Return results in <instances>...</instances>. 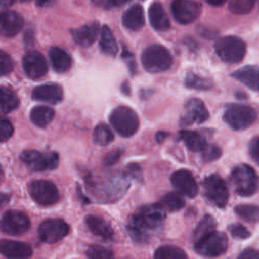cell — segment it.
I'll return each instance as SVG.
<instances>
[{"instance_id":"50","label":"cell","mask_w":259,"mask_h":259,"mask_svg":"<svg viewBox=\"0 0 259 259\" xmlns=\"http://www.w3.org/2000/svg\"><path fill=\"white\" fill-rule=\"evenodd\" d=\"M109 3H110V6H119V5H122L131 0H108Z\"/></svg>"},{"instance_id":"44","label":"cell","mask_w":259,"mask_h":259,"mask_svg":"<svg viewBox=\"0 0 259 259\" xmlns=\"http://www.w3.org/2000/svg\"><path fill=\"white\" fill-rule=\"evenodd\" d=\"M122 58H123L125 64L128 66L131 72L135 73L136 72V65H135L134 55L131 52H128L126 49H124L123 52H122Z\"/></svg>"},{"instance_id":"32","label":"cell","mask_w":259,"mask_h":259,"mask_svg":"<svg viewBox=\"0 0 259 259\" xmlns=\"http://www.w3.org/2000/svg\"><path fill=\"white\" fill-rule=\"evenodd\" d=\"M93 140L97 145L106 146L113 140V133L105 123H99L93 132Z\"/></svg>"},{"instance_id":"28","label":"cell","mask_w":259,"mask_h":259,"mask_svg":"<svg viewBox=\"0 0 259 259\" xmlns=\"http://www.w3.org/2000/svg\"><path fill=\"white\" fill-rule=\"evenodd\" d=\"M99 46L101 51L109 56H115L118 51L117 42L111 29L104 25L102 26L99 34Z\"/></svg>"},{"instance_id":"45","label":"cell","mask_w":259,"mask_h":259,"mask_svg":"<svg viewBox=\"0 0 259 259\" xmlns=\"http://www.w3.org/2000/svg\"><path fill=\"white\" fill-rule=\"evenodd\" d=\"M239 258L242 259H259V252L254 249H246L240 255Z\"/></svg>"},{"instance_id":"8","label":"cell","mask_w":259,"mask_h":259,"mask_svg":"<svg viewBox=\"0 0 259 259\" xmlns=\"http://www.w3.org/2000/svg\"><path fill=\"white\" fill-rule=\"evenodd\" d=\"M28 192L31 198L42 206H50L58 202L60 198L57 186L48 180H34L28 185Z\"/></svg>"},{"instance_id":"47","label":"cell","mask_w":259,"mask_h":259,"mask_svg":"<svg viewBox=\"0 0 259 259\" xmlns=\"http://www.w3.org/2000/svg\"><path fill=\"white\" fill-rule=\"evenodd\" d=\"M96 5L100 6V7H103V8H109L111 7L110 6V3L108 0H92Z\"/></svg>"},{"instance_id":"30","label":"cell","mask_w":259,"mask_h":259,"mask_svg":"<svg viewBox=\"0 0 259 259\" xmlns=\"http://www.w3.org/2000/svg\"><path fill=\"white\" fill-rule=\"evenodd\" d=\"M154 257L156 259H185L187 258V255L182 249L176 246L165 245L159 247L155 251Z\"/></svg>"},{"instance_id":"33","label":"cell","mask_w":259,"mask_h":259,"mask_svg":"<svg viewBox=\"0 0 259 259\" xmlns=\"http://www.w3.org/2000/svg\"><path fill=\"white\" fill-rule=\"evenodd\" d=\"M237 215L247 222L259 221V206L252 204H240L234 208Z\"/></svg>"},{"instance_id":"18","label":"cell","mask_w":259,"mask_h":259,"mask_svg":"<svg viewBox=\"0 0 259 259\" xmlns=\"http://www.w3.org/2000/svg\"><path fill=\"white\" fill-rule=\"evenodd\" d=\"M100 30L101 28L99 23L97 21H93L71 30V34L76 44L81 47H89L96 40L100 34Z\"/></svg>"},{"instance_id":"37","label":"cell","mask_w":259,"mask_h":259,"mask_svg":"<svg viewBox=\"0 0 259 259\" xmlns=\"http://www.w3.org/2000/svg\"><path fill=\"white\" fill-rule=\"evenodd\" d=\"M86 255L91 259H111L114 257L112 251L99 245L89 246L86 251Z\"/></svg>"},{"instance_id":"19","label":"cell","mask_w":259,"mask_h":259,"mask_svg":"<svg viewBox=\"0 0 259 259\" xmlns=\"http://www.w3.org/2000/svg\"><path fill=\"white\" fill-rule=\"evenodd\" d=\"M0 254L7 258L24 259L32 255L31 247L23 242L1 240L0 241Z\"/></svg>"},{"instance_id":"38","label":"cell","mask_w":259,"mask_h":259,"mask_svg":"<svg viewBox=\"0 0 259 259\" xmlns=\"http://www.w3.org/2000/svg\"><path fill=\"white\" fill-rule=\"evenodd\" d=\"M13 68L14 64L11 57L4 51L0 50V77L11 73Z\"/></svg>"},{"instance_id":"24","label":"cell","mask_w":259,"mask_h":259,"mask_svg":"<svg viewBox=\"0 0 259 259\" xmlns=\"http://www.w3.org/2000/svg\"><path fill=\"white\" fill-rule=\"evenodd\" d=\"M144 10L139 4L131 6L122 15V24L130 30H139L144 26Z\"/></svg>"},{"instance_id":"13","label":"cell","mask_w":259,"mask_h":259,"mask_svg":"<svg viewBox=\"0 0 259 259\" xmlns=\"http://www.w3.org/2000/svg\"><path fill=\"white\" fill-rule=\"evenodd\" d=\"M171 12L177 22L188 24L199 16L201 6L198 2L192 0H174L171 3Z\"/></svg>"},{"instance_id":"40","label":"cell","mask_w":259,"mask_h":259,"mask_svg":"<svg viewBox=\"0 0 259 259\" xmlns=\"http://www.w3.org/2000/svg\"><path fill=\"white\" fill-rule=\"evenodd\" d=\"M229 231L231 235L238 240H245L250 237V232L241 224H233L229 227Z\"/></svg>"},{"instance_id":"46","label":"cell","mask_w":259,"mask_h":259,"mask_svg":"<svg viewBox=\"0 0 259 259\" xmlns=\"http://www.w3.org/2000/svg\"><path fill=\"white\" fill-rule=\"evenodd\" d=\"M127 171L128 173L134 177V178H140L141 177V169L138 165L136 164H131L127 166Z\"/></svg>"},{"instance_id":"20","label":"cell","mask_w":259,"mask_h":259,"mask_svg":"<svg viewBox=\"0 0 259 259\" xmlns=\"http://www.w3.org/2000/svg\"><path fill=\"white\" fill-rule=\"evenodd\" d=\"M63 89L57 84H44L32 90L31 96L34 100L56 104L63 99Z\"/></svg>"},{"instance_id":"1","label":"cell","mask_w":259,"mask_h":259,"mask_svg":"<svg viewBox=\"0 0 259 259\" xmlns=\"http://www.w3.org/2000/svg\"><path fill=\"white\" fill-rule=\"evenodd\" d=\"M165 211L160 203L141 207L132 215L126 226L132 239L139 243L146 242L150 234L162 226L166 217Z\"/></svg>"},{"instance_id":"48","label":"cell","mask_w":259,"mask_h":259,"mask_svg":"<svg viewBox=\"0 0 259 259\" xmlns=\"http://www.w3.org/2000/svg\"><path fill=\"white\" fill-rule=\"evenodd\" d=\"M209 5L212 6H222L226 3L227 0H205Z\"/></svg>"},{"instance_id":"9","label":"cell","mask_w":259,"mask_h":259,"mask_svg":"<svg viewBox=\"0 0 259 259\" xmlns=\"http://www.w3.org/2000/svg\"><path fill=\"white\" fill-rule=\"evenodd\" d=\"M20 160L33 171L54 170L59 165L57 153H40L34 150L24 151L20 154Z\"/></svg>"},{"instance_id":"51","label":"cell","mask_w":259,"mask_h":259,"mask_svg":"<svg viewBox=\"0 0 259 259\" xmlns=\"http://www.w3.org/2000/svg\"><path fill=\"white\" fill-rule=\"evenodd\" d=\"M16 0H0V6L2 7H8L12 5Z\"/></svg>"},{"instance_id":"10","label":"cell","mask_w":259,"mask_h":259,"mask_svg":"<svg viewBox=\"0 0 259 259\" xmlns=\"http://www.w3.org/2000/svg\"><path fill=\"white\" fill-rule=\"evenodd\" d=\"M30 229L29 218L18 210H8L0 219V230L9 236H21Z\"/></svg>"},{"instance_id":"27","label":"cell","mask_w":259,"mask_h":259,"mask_svg":"<svg viewBox=\"0 0 259 259\" xmlns=\"http://www.w3.org/2000/svg\"><path fill=\"white\" fill-rule=\"evenodd\" d=\"M179 138L184 142L186 147L192 152L201 153L207 146L204 138L196 132L183 130L179 133Z\"/></svg>"},{"instance_id":"5","label":"cell","mask_w":259,"mask_h":259,"mask_svg":"<svg viewBox=\"0 0 259 259\" xmlns=\"http://www.w3.org/2000/svg\"><path fill=\"white\" fill-rule=\"evenodd\" d=\"M214 50L217 55L224 62L229 64H237L244 59L246 45L241 38L229 35L218 39L214 45Z\"/></svg>"},{"instance_id":"6","label":"cell","mask_w":259,"mask_h":259,"mask_svg":"<svg viewBox=\"0 0 259 259\" xmlns=\"http://www.w3.org/2000/svg\"><path fill=\"white\" fill-rule=\"evenodd\" d=\"M257 118V112L250 106L231 104L224 113V120L234 130L240 131L249 127Z\"/></svg>"},{"instance_id":"12","label":"cell","mask_w":259,"mask_h":259,"mask_svg":"<svg viewBox=\"0 0 259 259\" xmlns=\"http://www.w3.org/2000/svg\"><path fill=\"white\" fill-rule=\"evenodd\" d=\"M69 233V225L62 219H49L38 228L39 239L47 244H54L62 240Z\"/></svg>"},{"instance_id":"52","label":"cell","mask_w":259,"mask_h":259,"mask_svg":"<svg viewBox=\"0 0 259 259\" xmlns=\"http://www.w3.org/2000/svg\"><path fill=\"white\" fill-rule=\"evenodd\" d=\"M36 1V3L38 4V5H42V4H45L46 2H48V0H35Z\"/></svg>"},{"instance_id":"36","label":"cell","mask_w":259,"mask_h":259,"mask_svg":"<svg viewBox=\"0 0 259 259\" xmlns=\"http://www.w3.org/2000/svg\"><path fill=\"white\" fill-rule=\"evenodd\" d=\"M185 85L189 88H194L197 90H207L210 88L211 83L196 74L189 73L185 78Z\"/></svg>"},{"instance_id":"17","label":"cell","mask_w":259,"mask_h":259,"mask_svg":"<svg viewBox=\"0 0 259 259\" xmlns=\"http://www.w3.org/2000/svg\"><path fill=\"white\" fill-rule=\"evenodd\" d=\"M208 118V111L204 106V103L197 99H189L185 104V113L181 118V123L189 125L194 122L201 123Z\"/></svg>"},{"instance_id":"21","label":"cell","mask_w":259,"mask_h":259,"mask_svg":"<svg viewBox=\"0 0 259 259\" xmlns=\"http://www.w3.org/2000/svg\"><path fill=\"white\" fill-rule=\"evenodd\" d=\"M85 223L91 233L103 241L113 239L114 232L111 226L102 218L94 214H89L85 218Z\"/></svg>"},{"instance_id":"26","label":"cell","mask_w":259,"mask_h":259,"mask_svg":"<svg viewBox=\"0 0 259 259\" xmlns=\"http://www.w3.org/2000/svg\"><path fill=\"white\" fill-rule=\"evenodd\" d=\"M55 116V110L47 105L34 106L30 111V120L38 127H46Z\"/></svg>"},{"instance_id":"43","label":"cell","mask_w":259,"mask_h":259,"mask_svg":"<svg viewBox=\"0 0 259 259\" xmlns=\"http://www.w3.org/2000/svg\"><path fill=\"white\" fill-rule=\"evenodd\" d=\"M249 152L253 160L259 164V138H255L250 142Z\"/></svg>"},{"instance_id":"11","label":"cell","mask_w":259,"mask_h":259,"mask_svg":"<svg viewBox=\"0 0 259 259\" xmlns=\"http://www.w3.org/2000/svg\"><path fill=\"white\" fill-rule=\"evenodd\" d=\"M203 188L205 196L219 207H224L229 199V190L225 180L212 174L207 176L203 181Z\"/></svg>"},{"instance_id":"14","label":"cell","mask_w":259,"mask_h":259,"mask_svg":"<svg viewBox=\"0 0 259 259\" xmlns=\"http://www.w3.org/2000/svg\"><path fill=\"white\" fill-rule=\"evenodd\" d=\"M25 75L30 79H38L44 77L48 72V63L39 52H27L22 61Z\"/></svg>"},{"instance_id":"39","label":"cell","mask_w":259,"mask_h":259,"mask_svg":"<svg viewBox=\"0 0 259 259\" xmlns=\"http://www.w3.org/2000/svg\"><path fill=\"white\" fill-rule=\"evenodd\" d=\"M14 128L11 122L6 118L0 117V142L9 140L13 135Z\"/></svg>"},{"instance_id":"2","label":"cell","mask_w":259,"mask_h":259,"mask_svg":"<svg viewBox=\"0 0 259 259\" xmlns=\"http://www.w3.org/2000/svg\"><path fill=\"white\" fill-rule=\"evenodd\" d=\"M142 65L148 72L159 73L168 70L172 65L170 52L161 45H151L142 53Z\"/></svg>"},{"instance_id":"15","label":"cell","mask_w":259,"mask_h":259,"mask_svg":"<svg viewBox=\"0 0 259 259\" xmlns=\"http://www.w3.org/2000/svg\"><path fill=\"white\" fill-rule=\"evenodd\" d=\"M171 183L181 195L192 198L198 192V186L195 178L188 170L181 169L174 172L171 176Z\"/></svg>"},{"instance_id":"49","label":"cell","mask_w":259,"mask_h":259,"mask_svg":"<svg viewBox=\"0 0 259 259\" xmlns=\"http://www.w3.org/2000/svg\"><path fill=\"white\" fill-rule=\"evenodd\" d=\"M167 136H168L167 133H165V132H159V133L156 135V140H157V142L162 143V142L167 138Z\"/></svg>"},{"instance_id":"29","label":"cell","mask_w":259,"mask_h":259,"mask_svg":"<svg viewBox=\"0 0 259 259\" xmlns=\"http://www.w3.org/2000/svg\"><path fill=\"white\" fill-rule=\"evenodd\" d=\"M19 105V99L16 93L5 86H0V110L4 113L16 109Z\"/></svg>"},{"instance_id":"35","label":"cell","mask_w":259,"mask_h":259,"mask_svg":"<svg viewBox=\"0 0 259 259\" xmlns=\"http://www.w3.org/2000/svg\"><path fill=\"white\" fill-rule=\"evenodd\" d=\"M255 2L256 0H230L229 9L235 14H247L253 9Z\"/></svg>"},{"instance_id":"41","label":"cell","mask_w":259,"mask_h":259,"mask_svg":"<svg viewBox=\"0 0 259 259\" xmlns=\"http://www.w3.org/2000/svg\"><path fill=\"white\" fill-rule=\"evenodd\" d=\"M221 153H222L221 149L215 145H210V146L207 145L206 148L201 152L203 160L207 162L217 160L221 156Z\"/></svg>"},{"instance_id":"23","label":"cell","mask_w":259,"mask_h":259,"mask_svg":"<svg viewBox=\"0 0 259 259\" xmlns=\"http://www.w3.org/2000/svg\"><path fill=\"white\" fill-rule=\"evenodd\" d=\"M149 19L151 25L159 31H165L170 27L169 17L160 2H153L149 8Z\"/></svg>"},{"instance_id":"22","label":"cell","mask_w":259,"mask_h":259,"mask_svg":"<svg viewBox=\"0 0 259 259\" xmlns=\"http://www.w3.org/2000/svg\"><path fill=\"white\" fill-rule=\"evenodd\" d=\"M232 77L246 85L247 87L259 91V67L258 66H245L235 72Z\"/></svg>"},{"instance_id":"25","label":"cell","mask_w":259,"mask_h":259,"mask_svg":"<svg viewBox=\"0 0 259 259\" xmlns=\"http://www.w3.org/2000/svg\"><path fill=\"white\" fill-rule=\"evenodd\" d=\"M49 57L55 71L64 73L70 70L72 66V58L65 50L59 47H53L49 52Z\"/></svg>"},{"instance_id":"34","label":"cell","mask_w":259,"mask_h":259,"mask_svg":"<svg viewBox=\"0 0 259 259\" xmlns=\"http://www.w3.org/2000/svg\"><path fill=\"white\" fill-rule=\"evenodd\" d=\"M215 221L211 215H205L194 231V243L215 230Z\"/></svg>"},{"instance_id":"7","label":"cell","mask_w":259,"mask_h":259,"mask_svg":"<svg viewBox=\"0 0 259 259\" xmlns=\"http://www.w3.org/2000/svg\"><path fill=\"white\" fill-rule=\"evenodd\" d=\"M195 251L204 257H218L228 248V238L225 233L212 231L194 243Z\"/></svg>"},{"instance_id":"31","label":"cell","mask_w":259,"mask_h":259,"mask_svg":"<svg viewBox=\"0 0 259 259\" xmlns=\"http://www.w3.org/2000/svg\"><path fill=\"white\" fill-rule=\"evenodd\" d=\"M159 203L165 210L176 211L184 206V199L179 192H170L164 195Z\"/></svg>"},{"instance_id":"3","label":"cell","mask_w":259,"mask_h":259,"mask_svg":"<svg viewBox=\"0 0 259 259\" xmlns=\"http://www.w3.org/2000/svg\"><path fill=\"white\" fill-rule=\"evenodd\" d=\"M231 180L235 191L241 196L254 194L259 186V179L256 172L246 164H240L233 169Z\"/></svg>"},{"instance_id":"42","label":"cell","mask_w":259,"mask_h":259,"mask_svg":"<svg viewBox=\"0 0 259 259\" xmlns=\"http://www.w3.org/2000/svg\"><path fill=\"white\" fill-rule=\"evenodd\" d=\"M121 155H122V151L121 150H118V149L112 150V151H110L109 153H107L104 156L103 164L105 166H112V165H114L120 159Z\"/></svg>"},{"instance_id":"16","label":"cell","mask_w":259,"mask_h":259,"mask_svg":"<svg viewBox=\"0 0 259 259\" xmlns=\"http://www.w3.org/2000/svg\"><path fill=\"white\" fill-rule=\"evenodd\" d=\"M23 18L13 10L0 11V34L5 37L15 36L23 27Z\"/></svg>"},{"instance_id":"4","label":"cell","mask_w":259,"mask_h":259,"mask_svg":"<svg viewBox=\"0 0 259 259\" xmlns=\"http://www.w3.org/2000/svg\"><path fill=\"white\" fill-rule=\"evenodd\" d=\"M112 127L122 137L128 138L134 136L140 125L139 117L131 107L120 105L116 107L109 116Z\"/></svg>"}]
</instances>
